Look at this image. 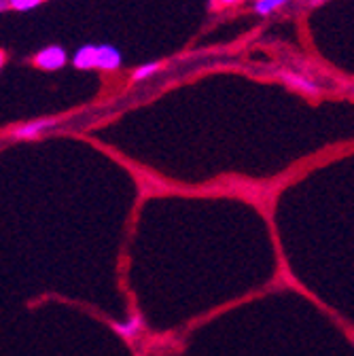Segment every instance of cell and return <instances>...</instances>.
Segmentation results:
<instances>
[{
  "label": "cell",
  "mask_w": 354,
  "mask_h": 356,
  "mask_svg": "<svg viewBox=\"0 0 354 356\" xmlns=\"http://www.w3.org/2000/svg\"><path fill=\"white\" fill-rule=\"evenodd\" d=\"M3 64H5V54L0 51V68H3Z\"/></svg>",
  "instance_id": "cell-11"
},
{
  "label": "cell",
  "mask_w": 354,
  "mask_h": 356,
  "mask_svg": "<svg viewBox=\"0 0 354 356\" xmlns=\"http://www.w3.org/2000/svg\"><path fill=\"white\" fill-rule=\"evenodd\" d=\"M240 0H216V5H223V7H230V5H236Z\"/></svg>",
  "instance_id": "cell-10"
},
{
  "label": "cell",
  "mask_w": 354,
  "mask_h": 356,
  "mask_svg": "<svg viewBox=\"0 0 354 356\" xmlns=\"http://www.w3.org/2000/svg\"><path fill=\"white\" fill-rule=\"evenodd\" d=\"M42 0H7V5L15 11H30L34 7H38Z\"/></svg>",
  "instance_id": "cell-8"
},
{
  "label": "cell",
  "mask_w": 354,
  "mask_h": 356,
  "mask_svg": "<svg viewBox=\"0 0 354 356\" xmlns=\"http://www.w3.org/2000/svg\"><path fill=\"white\" fill-rule=\"evenodd\" d=\"M121 54L113 44H96V68L104 72H115L121 68Z\"/></svg>",
  "instance_id": "cell-2"
},
{
  "label": "cell",
  "mask_w": 354,
  "mask_h": 356,
  "mask_svg": "<svg viewBox=\"0 0 354 356\" xmlns=\"http://www.w3.org/2000/svg\"><path fill=\"white\" fill-rule=\"evenodd\" d=\"M5 5H7V0H0V9H3Z\"/></svg>",
  "instance_id": "cell-12"
},
{
  "label": "cell",
  "mask_w": 354,
  "mask_h": 356,
  "mask_svg": "<svg viewBox=\"0 0 354 356\" xmlns=\"http://www.w3.org/2000/svg\"><path fill=\"white\" fill-rule=\"evenodd\" d=\"M312 3H316V5H319V3H325V0H312Z\"/></svg>",
  "instance_id": "cell-13"
},
{
  "label": "cell",
  "mask_w": 354,
  "mask_h": 356,
  "mask_svg": "<svg viewBox=\"0 0 354 356\" xmlns=\"http://www.w3.org/2000/svg\"><path fill=\"white\" fill-rule=\"evenodd\" d=\"M282 79H284L289 85H293L295 89H299V92H303V94H319V85H314L312 81H307V79H303V76H299V74H289V72H284Z\"/></svg>",
  "instance_id": "cell-6"
},
{
  "label": "cell",
  "mask_w": 354,
  "mask_h": 356,
  "mask_svg": "<svg viewBox=\"0 0 354 356\" xmlns=\"http://www.w3.org/2000/svg\"><path fill=\"white\" fill-rule=\"evenodd\" d=\"M284 3H287V0H257V3H255V11L259 15H270L272 11H276Z\"/></svg>",
  "instance_id": "cell-7"
},
{
  "label": "cell",
  "mask_w": 354,
  "mask_h": 356,
  "mask_svg": "<svg viewBox=\"0 0 354 356\" xmlns=\"http://www.w3.org/2000/svg\"><path fill=\"white\" fill-rule=\"evenodd\" d=\"M34 66L40 68V70H60L66 66L68 62V56L66 51L60 47V44H49V47H45L42 51H38L34 56Z\"/></svg>",
  "instance_id": "cell-1"
},
{
  "label": "cell",
  "mask_w": 354,
  "mask_h": 356,
  "mask_svg": "<svg viewBox=\"0 0 354 356\" xmlns=\"http://www.w3.org/2000/svg\"><path fill=\"white\" fill-rule=\"evenodd\" d=\"M157 70H159V64H157V62H149V64L140 66V68L134 72V81H143V79H147V76L155 74Z\"/></svg>",
  "instance_id": "cell-9"
},
{
  "label": "cell",
  "mask_w": 354,
  "mask_h": 356,
  "mask_svg": "<svg viewBox=\"0 0 354 356\" xmlns=\"http://www.w3.org/2000/svg\"><path fill=\"white\" fill-rule=\"evenodd\" d=\"M111 327H113V331H115L117 335H121L123 339L134 341V339L145 331V318H143V314H131V316L125 318L123 323H119V321L111 323Z\"/></svg>",
  "instance_id": "cell-4"
},
{
  "label": "cell",
  "mask_w": 354,
  "mask_h": 356,
  "mask_svg": "<svg viewBox=\"0 0 354 356\" xmlns=\"http://www.w3.org/2000/svg\"><path fill=\"white\" fill-rule=\"evenodd\" d=\"M72 64L79 70H92L96 68V44H83L72 56Z\"/></svg>",
  "instance_id": "cell-5"
},
{
  "label": "cell",
  "mask_w": 354,
  "mask_h": 356,
  "mask_svg": "<svg viewBox=\"0 0 354 356\" xmlns=\"http://www.w3.org/2000/svg\"><path fill=\"white\" fill-rule=\"evenodd\" d=\"M51 127H56V121L54 119L30 121V123H24V125L15 127L11 131V138H15V140H32V138H38L42 131H47Z\"/></svg>",
  "instance_id": "cell-3"
}]
</instances>
